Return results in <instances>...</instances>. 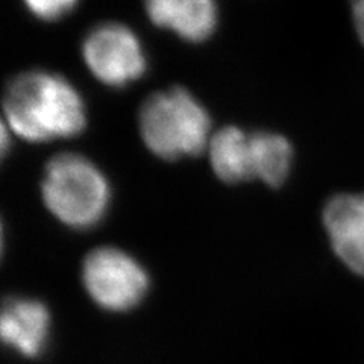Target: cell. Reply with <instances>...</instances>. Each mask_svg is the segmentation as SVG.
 I'll use <instances>...</instances> for the list:
<instances>
[{
    "label": "cell",
    "mask_w": 364,
    "mask_h": 364,
    "mask_svg": "<svg viewBox=\"0 0 364 364\" xmlns=\"http://www.w3.org/2000/svg\"><path fill=\"white\" fill-rule=\"evenodd\" d=\"M4 123L31 143L72 139L87 124V109L76 87L58 73L29 70L16 76L4 97Z\"/></svg>",
    "instance_id": "6da1fadb"
},
{
    "label": "cell",
    "mask_w": 364,
    "mask_h": 364,
    "mask_svg": "<svg viewBox=\"0 0 364 364\" xmlns=\"http://www.w3.org/2000/svg\"><path fill=\"white\" fill-rule=\"evenodd\" d=\"M139 128L147 149L167 161L196 156L211 140L208 111L182 87L147 97L139 112Z\"/></svg>",
    "instance_id": "7a4b0ae2"
},
{
    "label": "cell",
    "mask_w": 364,
    "mask_h": 364,
    "mask_svg": "<svg viewBox=\"0 0 364 364\" xmlns=\"http://www.w3.org/2000/svg\"><path fill=\"white\" fill-rule=\"evenodd\" d=\"M41 198L55 219L82 231L104 220L111 203V187L91 159L64 152L55 155L46 166Z\"/></svg>",
    "instance_id": "3957f363"
},
{
    "label": "cell",
    "mask_w": 364,
    "mask_h": 364,
    "mask_svg": "<svg viewBox=\"0 0 364 364\" xmlns=\"http://www.w3.org/2000/svg\"><path fill=\"white\" fill-rule=\"evenodd\" d=\"M82 281L91 299L116 313L139 305L149 289V277L139 261L111 246L97 247L85 257Z\"/></svg>",
    "instance_id": "277c9868"
},
{
    "label": "cell",
    "mask_w": 364,
    "mask_h": 364,
    "mask_svg": "<svg viewBox=\"0 0 364 364\" xmlns=\"http://www.w3.org/2000/svg\"><path fill=\"white\" fill-rule=\"evenodd\" d=\"M82 58L97 81L112 88L128 87L147 70V56L136 33L123 23H102L82 43Z\"/></svg>",
    "instance_id": "5b68a950"
},
{
    "label": "cell",
    "mask_w": 364,
    "mask_h": 364,
    "mask_svg": "<svg viewBox=\"0 0 364 364\" xmlns=\"http://www.w3.org/2000/svg\"><path fill=\"white\" fill-rule=\"evenodd\" d=\"M323 225L341 263L364 277V193H345L329 199Z\"/></svg>",
    "instance_id": "8992f818"
},
{
    "label": "cell",
    "mask_w": 364,
    "mask_h": 364,
    "mask_svg": "<svg viewBox=\"0 0 364 364\" xmlns=\"http://www.w3.org/2000/svg\"><path fill=\"white\" fill-rule=\"evenodd\" d=\"M50 313L43 302L28 298H11L0 317L4 343L26 358H36L48 345Z\"/></svg>",
    "instance_id": "52a82bcc"
},
{
    "label": "cell",
    "mask_w": 364,
    "mask_h": 364,
    "mask_svg": "<svg viewBox=\"0 0 364 364\" xmlns=\"http://www.w3.org/2000/svg\"><path fill=\"white\" fill-rule=\"evenodd\" d=\"M144 9L155 26L190 43L205 41L218 28L215 0H144Z\"/></svg>",
    "instance_id": "ba28073f"
},
{
    "label": "cell",
    "mask_w": 364,
    "mask_h": 364,
    "mask_svg": "<svg viewBox=\"0 0 364 364\" xmlns=\"http://www.w3.org/2000/svg\"><path fill=\"white\" fill-rule=\"evenodd\" d=\"M210 163L215 176L226 184H238L254 178L250 134L237 127L215 132L208 144Z\"/></svg>",
    "instance_id": "9c48e42d"
},
{
    "label": "cell",
    "mask_w": 364,
    "mask_h": 364,
    "mask_svg": "<svg viewBox=\"0 0 364 364\" xmlns=\"http://www.w3.org/2000/svg\"><path fill=\"white\" fill-rule=\"evenodd\" d=\"M250 140H252L254 178L269 187H281L291 170V143L284 135L269 131L252 132Z\"/></svg>",
    "instance_id": "30bf717a"
},
{
    "label": "cell",
    "mask_w": 364,
    "mask_h": 364,
    "mask_svg": "<svg viewBox=\"0 0 364 364\" xmlns=\"http://www.w3.org/2000/svg\"><path fill=\"white\" fill-rule=\"evenodd\" d=\"M79 0H23L29 13L43 21H56L76 8Z\"/></svg>",
    "instance_id": "8fae6325"
},
{
    "label": "cell",
    "mask_w": 364,
    "mask_h": 364,
    "mask_svg": "<svg viewBox=\"0 0 364 364\" xmlns=\"http://www.w3.org/2000/svg\"><path fill=\"white\" fill-rule=\"evenodd\" d=\"M352 18L358 38L364 44V0H352Z\"/></svg>",
    "instance_id": "7c38bea8"
}]
</instances>
